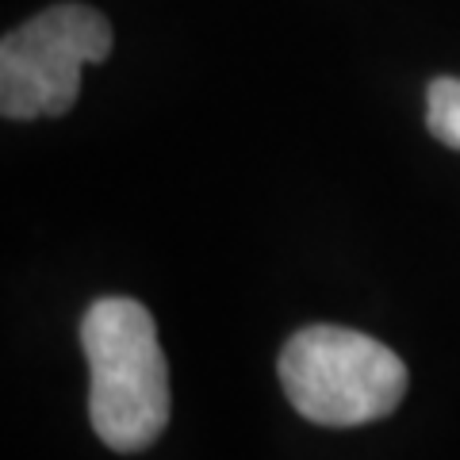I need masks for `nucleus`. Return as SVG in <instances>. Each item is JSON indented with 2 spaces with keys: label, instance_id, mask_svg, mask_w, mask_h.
<instances>
[{
  "label": "nucleus",
  "instance_id": "obj_3",
  "mask_svg": "<svg viewBox=\"0 0 460 460\" xmlns=\"http://www.w3.org/2000/svg\"><path fill=\"white\" fill-rule=\"evenodd\" d=\"M111 23L96 8L66 0L20 23L0 42V111L50 119L77 104L81 69L111 54Z\"/></svg>",
  "mask_w": 460,
  "mask_h": 460
},
{
  "label": "nucleus",
  "instance_id": "obj_2",
  "mask_svg": "<svg viewBox=\"0 0 460 460\" xmlns=\"http://www.w3.org/2000/svg\"><path fill=\"white\" fill-rule=\"evenodd\" d=\"M288 402L319 426L387 419L407 395V365L376 338L349 326H304L280 353Z\"/></svg>",
  "mask_w": 460,
  "mask_h": 460
},
{
  "label": "nucleus",
  "instance_id": "obj_4",
  "mask_svg": "<svg viewBox=\"0 0 460 460\" xmlns=\"http://www.w3.org/2000/svg\"><path fill=\"white\" fill-rule=\"evenodd\" d=\"M426 127L441 146L460 150V77H434L426 84Z\"/></svg>",
  "mask_w": 460,
  "mask_h": 460
},
{
  "label": "nucleus",
  "instance_id": "obj_1",
  "mask_svg": "<svg viewBox=\"0 0 460 460\" xmlns=\"http://www.w3.org/2000/svg\"><path fill=\"white\" fill-rule=\"evenodd\" d=\"M81 345L89 361V422L115 453H138L169 426V365L154 314L127 296L84 311Z\"/></svg>",
  "mask_w": 460,
  "mask_h": 460
}]
</instances>
